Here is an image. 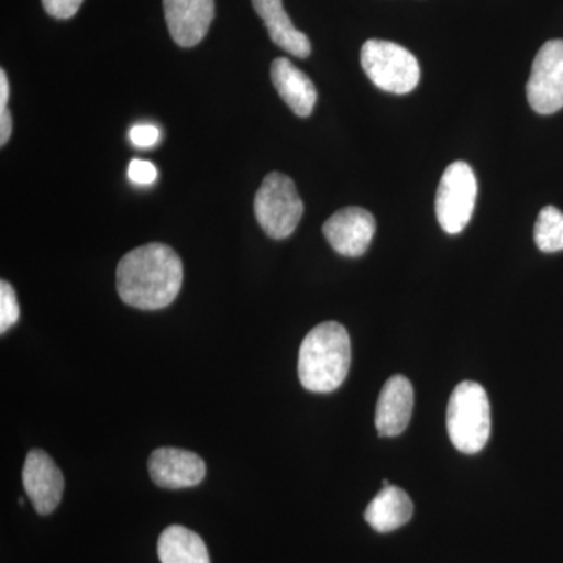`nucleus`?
Returning <instances> with one entry per match:
<instances>
[{
    "mask_svg": "<svg viewBox=\"0 0 563 563\" xmlns=\"http://www.w3.org/2000/svg\"><path fill=\"white\" fill-rule=\"evenodd\" d=\"M329 244L344 257H361L376 233V220L368 210L347 207L333 213L322 225Z\"/></svg>",
    "mask_w": 563,
    "mask_h": 563,
    "instance_id": "6e6552de",
    "label": "nucleus"
},
{
    "mask_svg": "<svg viewBox=\"0 0 563 563\" xmlns=\"http://www.w3.org/2000/svg\"><path fill=\"white\" fill-rule=\"evenodd\" d=\"M44 10L57 20H70L79 11L84 0H41Z\"/></svg>",
    "mask_w": 563,
    "mask_h": 563,
    "instance_id": "4be33fe9",
    "label": "nucleus"
},
{
    "mask_svg": "<svg viewBox=\"0 0 563 563\" xmlns=\"http://www.w3.org/2000/svg\"><path fill=\"white\" fill-rule=\"evenodd\" d=\"M492 410L483 385L465 380L454 388L448 404L446 426L455 450L465 454L483 451L492 432Z\"/></svg>",
    "mask_w": 563,
    "mask_h": 563,
    "instance_id": "7ed1b4c3",
    "label": "nucleus"
},
{
    "mask_svg": "<svg viewBox=\"0 0 563 563\" xmlns=\"http://www.w3.org/2000/svg\"><path fill=\"white\" fill-rule=\"evenodd\" d=\"M413 515L412 499L402 488L387 485L365 510L366 523L377 532H391L409 523Z\"/></svg>",
    "mask_w": 563,
    "mask_h": 563,
    "instance_id": "2eb2a0df",
    "label": "nucleus"
},
{
    "mask_svg": "<svg viewBox=\"0 0 563 563\" xmlns=\"http://www.w3.org/2000/svg\"><path fill=\"white\" fill-rule=\"evenodd\" d=\"M526 92L537 113L553 114L563 109V40L543 44L533 58Z\"/></svg>",
    "mask_w": 563,
    "mask_h": 563,
    "instance_id": "0eeeda50",
    "label": "nucleus"
},
{
    "mask_svg": "<svg viewBox=\"0 0 563 563\" xmlns=\"http://www.w3.org/2000/svg\"><path fill=\"white\" fill-rule=\"evenodd\" d=\"M184 282V265L173 247L144 244L121 258L117 290L122 301L140 310H161L174 302Z\"/></svg>",
    "mask_w": 563,
    "mask_h": 563,
    "instance_id": "f257e3e1",
    "label": "nucleus"
},
{
    "mask_svg": "<svg viewBox=\"0 0 563 563\" xmlns=\"http://www.w3.org/2000/svg\"><path fill=\"white\" fill-rule=\"evenodd\" d=\"M533 239L542 252L563 251V213L555 207H544L537 218Z\"/></svg>",
    "mask_w": 563,
    "mask_h": 563,
    "instance_id": "f3484780",
    "label": "nucleus"
},
{
    "mask_svg": "<svg viewBox=\"0 0 563 563\" xmlns=\"http://www.w3.org/2000/svg\"><path fill=\"white\" fill-rule=\"evenodd\" d=\"M477 180L472 166L454 162L444 169L437 190V220L444 232L457 235L473 217L476 203Z\"/></svg>",
    "mask_w": 563,
    "mask_h": 563,
    "instance_id": "423d86ee",
    "label": "nucleus"
},
{
    "mask_svg": "<svg viewBox=\"0 0 563 563\" xmlns=\"http://www.w3.org/2000/svg\"><path fill=\"white\" fill-rule=\"evenodd\" d=\"M20 303L9 282H0V332L7 333L20 321Z\"/></svg>",
    "mask_w": 563,
    "mask_h": 563,
    "instance_id": "a211bd4d",
    "label": "nucleus"
},
{
    "mask_svg": "<svg viewBox=\"0 0 563 563\" xmlns=\"http://www.w3.org/2000/svg\"><path fill=\"white\" fill-rule=\"evenodd\" d=\"M152 481L162 488L195 487L206 477V463L198 454L177 448H161L151 454L147 463Z\"/></svg>",
    "mask_w": 563,
    "mask_h": 563,
    "instance_id": "9d476101",
    "label": "nucleus"
},
{
    "mask_svg": "<svg viewBox=\"0 0 563 563\" xmlns=\"http://www.w3.org/2000/svg\"><path fill=\"white\" fill-rule=\"evenodd\" d=\"M254 210L266 235L274 240H284L298 228L303 214V203L290 177L272 173L263 179L255 195Z\"/></svg>",
    "mask_w": 563,
    "mask_h": 563,
    "instance_id": "39448f33",
    "label": "nucleus"
},
{
    "mask_svg": "<svg viewBox=\"0 0 563 563\" xmlns=\"http://www.w3.org/2000/svg\"><path fill=\"white\" fill-rule=\"evenodd\" d=\"M361 60L368 79L380 90L393 95H407L420 81V65L412 52L390 41H366Z\"/></svg>",
    "mask_w": 563,
    "mask_h": 563,
    "instance_id": "20e7f679",
    "label": "nucleus"
},
{
    "mask_svg": "<svg viewBox=\"0 0 563 563\" xmlns=\"http://www.w3.org/2000/svg\"><path fill=\"white\" fill-rule=\"evenodd\" d=\"M351 366L350 333L339 322L318 324L299 350V380L306 390L331 393L346 380Z\"/></svg>",
    "mask_w": 563,
    "mask_h": 563,
    "instance_id": "f03ea898",
    "label": "nucleus"
},
{
    "mask_svg": "<svg viewBox=\"0 0 563 563\" xmlns=\"http://www.w3.org/2000/svg\"><path fill=\"white\" fill-rule=\"evenodd\" d=\"M22 484L33 507L40 515H49L57 509L65 490V477L57 463L44 451L33 450L22 468Z\"/></svg>",
    "mask_w": 563,
    "mask_h": 563,
    "instance_id": "1a4fd4ad",
    "label": "nucleus"
},
{
    "mask_svg": "<svg viewBox=\"0 0 563 563\" xmlns=\"http://www.w3.org/2000/svg\"><path fill=\"white\" fill-rule=\"evenodd\" d=\"M9 96V79H7L5 70L2 69L0 70V144H2V146H5V144L9 143L11 129H13L10 111L7 109Z\"/></svg>",
    "mask_w": 563,
    "mask_h": 563,
    "instance_id": "6ab92c4d",
    "label": "nucleus"
},
{
    "mask_svg": "<svg viewBox=\"0 0 563 563\" xmlns=\"http://www.w3.org/2000/svg\"><path fill=\"white\" fill-rule=\"evenodd\" d=\"M162 563H210L209 551L198 533L184 526H169L158 539Z\"/></svg>",
    "mask_w": 563,
    "mask_h": 563,
    "instance_id": "dca6fc26",
    "label": "nucleus"
},
{
    "mask_svg": "<svg viewBox=\"0 0 563 563\" xmlns=\"http://www.w3.org/2000/svg\"><path fill=\"white\" fill-rule=\"evenodd\" d=\"M161 135V129L152 124H136L129 133L133 146L139 150H151V147L157 146Z\"/></svg>",
    "mask_w": 563,
    "mask_h": 563,
    "instance_id": "412c9836",
    "label": "nucleus"
},
{
    "mask_svg": "<svg viewBox=\"0 0 563 563\" xmlns=\"http://www.w3.org/2000/svg\"><path fill=\"white\" fill-rule=\"evenodd\" d=\"M128 176L132 184L139 185V187H150V185H154L157 181L158 172L154 163L135 158L129 165Z\"/></svg>",
    "mask_w": 563,
    "mask_h": 563,
    "instance_id": "aec40b11",
    "label": "nucleus"
},
{
    "mask_svg": "<svg viewBox=\"0 0 563 563\" xmlns=\"http://www.w3.org/2000/svg\"><path fill=\"white\" fill-rule=\"evenodd\" d=\"M168 31L180 47H195L209 32L214 0H163Z\"/></svg>",
    "mask_w": 563,
    "mask_h": 563,
    "instance_id": "9b49d317",
    "label": "nucleus"
},
{
    "mask_svg": "<svg viewBox=\"0 0 563 563\" xmlns=\"http://www.w3.org/2000/svg\"><path fill=\"white\" fill-rule=\"evenodd\" d=\"M272 79L280 98L292 113L307 118L312 114L318 92L307 74L296 68L288 58H276L272 65Z\"/></svg>",
    "mask_w": 563,
    "mask_h": 563,
    "instance_id": "ddd939ff",
    "label": "nucleus"
},
{
    "mask_svg": "<svg viewBox=\"0 0 563 563\" xmlns=\"http://www.w3.org/2000/svg\"><path fill=\"white\" fill-rule=\"evenodd\" d=\"M413 410V388L404 376H393L380 391L376 409V429L380 437L401 435Z\"/></svg>",
    "mask_w": 563,
    "mask_h": 563,
    "instance_id": "f8f14e48",
    "label": "nucleus"
},
{
    "mask_svg": "<svg viewBox=\"0 0 563 563\" xmlns=\"http://www.w3.org/2000/svg\"><path fill=\"white\" fill-rule=\"evenodd\" d=\"M255 13L265 22L269 38L280 49L298 58H307L312 54V44L306 33L292 25L290 16L284 9L282 0H252Z\"/></svg>",
    "mask_w": 563,
    "mask_h": 563,
    "instance_id": "4468645a",
    "label": "nucleus"
}]
</instances>
